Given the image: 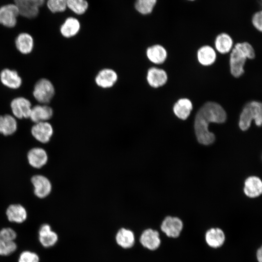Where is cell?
Segmentation results:
<instances>
[{"label": "cell", "instance_id": "836d02e7", "mask_svg": "<svg viewBox=\"0 0 262 262\" xmlns=\"http://www.w3.org/2000/svg\"><path fill=\"white\" fill-rule=\"evenodd\" d=\"M0 237L10 241H13L16 237L15 231L10 228H3L0 230Z\"/></svg>", "mask_w": 262, "mask_h": 262}, {"label": "cell", "instance_id": "4fadbf2b", "mask_svg": "<svg viewBox=\"0 0 262 262\" xmlns=\"http://www.w3.org/2000/svg\"><path fill=\"white\" fill-rule=\"evenodd\" d=\"M52 115V109L47 104H41L32 107L29 118L36 123L47 121L51 118Z\"/></svg>", "mask_w": 262, "mask_h": 262}, {"label": "cell", "instance_id": "8d00e7d4", "mask_svg": "<svg viewBox=\"0 0 262 262\" xmlns=\"http://www.w3.org/2000/svg\"><path fill=\"white\" fill-rule=\"evenodd\" d=\"M188 0V1H194L195 0Z\"/></svg>", "mask_w": 262, "mask_h": 262}, {"label": "cell", "instance_id": "5b68a950", "mask_svg": "<svg viewBox=\"0 0 262 262\" xmlns=\"http://www.w3.org/2000/svg\"><path fill=\"white\" fill-rule=\"evenodd\" d=\"M45 2L46 0H14V3L19 10V15L28 19L36 17L40 8Z\"/></svg>", "mask_w": 262, "mask_h": 262}, {"label": "cell", "instance_id": "d6a6232c", "mask_svg": "<svg viewBox=\"0 0 262 262\" xmlns=\"http://www.w3.org/2000/svg\"><path fill=\"white\" fill-rule=\"evenodd\" d=\"M18 262H39V258L35 253L24 251L20 254Z\"/></svg>", "mask_w": 262, "mask_h": 262}, {"label": "cell", "instance_id": "ffe728a7", "mask_svg": "<svg viewBox=\"0 0 262 262\" xmlns=\"http://www.w3.org/2000/svg\"><path fill=\"white\" fill-rule=\"evenodd\" d=\"M245 194L248 197L254 198L262 193V182L256 176L248 177L245 181L244 189Z\"/></svg>", "mask_w": 262, "mask_h": 262}, {"label": "cell", "instance_id": "2e32d148", "mask_svg": "<svg viewBox=\"0 0 262 262\" xmlns=\"http://www.w3.org/2000/svg\"><path fill=\"white\" fill-rule=\"evenodd\" d=\"M0 80L4 85L11 89H17L22 84V79L17 71L8 68L1 71Z\"/></svg>", "mask_w": 262, "mask_h": 262}, {"label": "cell", "instance_id": "f546056e", "mask_svg": "<svg viewBox=\"0 0 262 262\" xmlns=\"http://www.w3.org/2000/svg\"><path fill=\"white\" fill-rule=\"evenodd\" d=\"M66 6L75 14L82 15L87 9L88 4L86 0H66Z\"/></svg>", "mask_w": 262, "mask_h": 262}, {"label": "cell", "instance_id": "8992f818", "mask_svg": "<svg viewBox=\"0 0 262 262\" xmlns=\"http://www.w3.org/2000/svg\"><path fill=\"white\" fill-rule=\"evenodd\" d=\"M118 80L116 71L111 68H103L100 69L95 76V82L99 88L109 89L114 87Z\"/></svg>", "mask_w": 262, "mask_h": 262}, {"label": "cell", "instance_id": "1f68e13d", "mask_svg": "<svg viewBox=\"0 0 262 262\" xmlns=\"http://www.w3.org/2000/svg\"><path fill=\"white\" fill-rule=\"evenodd\" d=\"M46 5L52 13L63 12L67 7L66 0H47Z\"/></svg>", "mask_w": 262, "mask_h": 262}, {"label": "cell", "instance_id": "ba28073f", "mask_svg": "<svg viewBox=\"0 0 262 262\" xmlns=\"http://www.w3.org/2000/svg\"><path fill=\"white\" fill-rule=\"evenodd\" d=\"M11 109L15 117L22 119L29 118L32 105L31 102L24 97H17L12 100Z\"/></svg>", "mask_w": 262, "mask_h": 262}, {"label": "cell", "instance_id": "8fae6325", "mask_svg": "<svg viewBox=\"0 0 262 262\" xmlns=\"http://www.w3.org/2000/svg\"><path fill=\"white\" fill-rule=\"evenodd\" d=\"M31 182L34 187V193L37 197L45 198L51 192V184L47 177L41 175H35L32 178Z\"/></svg>", "mask_w": 262, "mask_h": 262}, {"label": "cell", "instance_id": "30bf717a", "mask_svg": "<svg viewBox=\"0 0 262 262\" xmlns=\"http://www.w3.org/2000/svg\"><path fill=\"white\" fill-rule=\"evenodd\" d=\"M33 137L42 143H48L50 139L53 130L51 125L47 121L35 123L31 129Z\"/></svg>", "mask_w": 262, "mask_h": 262}, {"label": "cell", "instance_id": "7a4b0ae2", "mask_svg": "<svg viewBox=\"0 0 262 262\" xmlns=\"http://www.w3.org/2000/svg\"><path fill=\"white\" fill-rule=\"evenodd\" d=\"M255 56L254 49L249 43L246 42L237 43L230 55L231 74L236 78L242 75L244 73V67L246 59H253Z\"/></svg>", "mask_w": 262, "mask_h": 262}, {"label": "cell", "instance_id": "52a82bcc", "mask_svg": "<svg viewBox=\"0 0 262 262\" xmlns=\"http://www.w3.org/2000/svg\"><path fill=\"white\" fill-rule=\"evenodd\" d=\"M18 8L14 3H8L0 7V24L7 28L14 27L19 16Z\"/></svg>", "mask_w": 262, "mask_h": 262}, {"label": "cell", "instance_id": "f1b7e54d", "mask_svg": "<svg viewBox=\"0 0 262 262\" xmlns=\"http://www.w3.org/2000/svg\"><path fill=\"white\" fill-rule=\"evenodd\" d=\"M157 0H136L135 8L142 15L150 14L155 7Z\"/></svg>", "mask_w": 262, "mask_h": 262}, {"label": "cell", "instance_id": "9a60e30c", "mask_svg": "<svg viewBox=\"0 0 262 262\" xmlns=\"http://www.w3.org/2000/svg\"><path fill=\"white\" fill-rule=\"evenodd\" d=\"M29 164L33 167L40 168L48 162V157L46 151L40 147H34L29 150L27 154Z\"/></svg>", "mask_w": 262, "mask_h": 262}, {"label": "cell", "instance_id": "d6986e66", "mask_svg": "<svg viewBox=\"0 0 262 262\" xmlns=\"http://www.w3.org/2000/svg\"><path fill=\"white\" fill-rule=\"evenodd\" d=\"M205 240L210 247L214 248L219 247L224 243L225 233L218 228H211L206 232Z\"/></svg>", "mask_w": 262, "mask_h": 262}, {"label": "cell", "instance_id": "3957f363", "mask_svg": "<svg viewBox=\"0 0 262 262\" xmlns=\"http://www.w3.org/2000/svg\"><path fill=\"white\" fill-rule=\"evenodd\" d=\"M252 120L258 126L262 123V105L261 102L252 101L244 108L240 116L239 126L242 131H246L250 127Z\"/></svg>", "mask_w": 262, "mask_h": 262}, {"label": "cell", "instance_id": "d590c367", "mask_svg": "<svg viewBox=\"0 0 262 262\" xmlns=\"http://www.w3.org/2000/svg\"><path fill=\"white\" fill-rule=\"evenodd\" d=\"M256 257L258 262H262V249L261 247L257 250Z\"/></svg>", "mask_w": 262, "mask_h": 262}, {"label": "cell", "instance_id": "5bb4252c", "mask_svg": "<svg viewBox=\"0 0 262 262\" xmlns=\"http://www.w3.org/2000/svg\"><path fill=\"white\" fill-rule=\"evenodd\" d=\"M140 242L145 247L151 250L157 249L161 245L159 232L151 229L144 230L142 233Z\"/></svg>", "mask_w": 262, "mask_h": 262}, {"label": "cell", "instance_id": "7c38bea8", "mask_svg": "<svg viewBox=\"0 0 262 262\" xmlns=\"http://www.w3.org/2000/svg\"><path fill=\"white\" fill-rule=\"evenodd\" d=\"M146 80L150 87L157 88L166 83L167 81V75L165 71L163 69L151 67L147 71Z\"/></svg>", "mask_w": 262, "mask_h": 262}, {"label": "cell", "instance_id": "cb8c5ba5", "mask_svg": "<svg viewBox=\"0 0 262 262\" xmlns=\"http://www.w3.org/2000/svg\"><path fill=\"white\" fill-rule=\"evenodd\" d=\"M192 109V103L189 99L185 98L179 99L173 106L175 115L182 120H185L188 117Z\"/></svg>", "mask_w": 262, "mask_h": 262}, {"label": "cell", "instance_id": "4316f807", "mask_svg": "<svg viewBox=\"0 0 262 262\" xmlns=\"http://www.w3.org/2000/svg\"><path fill=\"white\" fill-rule=\"evenodd\" d=\"M116 241L118 245L123 248H131L134 244V235L132 231L122 228L116 234Z\"/></svg>", "mask_w": 262, "mask_h": 262}, {"label": "cell", "instance_id": "e0dca14e", "mask_svg": "<svg viewBox=\"0 0 262 262\" xmlns=\"http://www.w3.org/2000/svg\"><path fill=\"white\" fill-rule=\"evenodd\" d=\"M146 54L150 62L157 65L164 63L167 57L165 49L159 44L153 45L148 47L146 49Z\"/></svg>", "mask_w": 262, "mask_h": 262}, {"label": "cell", "instance_id": "603a6c76", "mask_svg": "<svg viewBox=\"0 0 262 262\" xmlns=\"http://www.w3.org/2000/svg\"><path fill=\"white\" fill-rule=\"evenodd\" d=\"M6 214L8 220L16 223L25 221L27 213L25 208L20 204H12L6 210Z\"/></svg>", "mask_w": 262, "mask_h": 262}, {"label": "cell", "instance_id": "83f0119b", "mask_svg": "<svg viewBox=\"0 0 262 262\" xmlns=\"http://www.w3.org/2000/svg\"><path fill=\"white\" fill-rule=\"evenodd\" d=\"M233 41L231 37L226 33L218 34L215 40L216 50L222 54L229 52L232 46Z\"/></svg>", "mask_w": 262, "mask_h": 262}, {"label": "cell", "instance_id": "d4e9b609", "mask_svg": "<svg viewBox=\"0 0 262 262\" xmlns=\"http://www.w3.org/2000/svg\"><path fill=\"white\" fill-rule=\"evenodd\" d=\"M17 124L15 117L10 115H0V133L5 136L13 134L16 132Z\"/></svg>", "mask_w": 262, "mask_h": 262}, {"label": "cell", "instance_id": "4dcf8cb0", "mask_svg": "<svg viewBox=\"0 0 262 262\" xmlns=\"http://www.w3.org/2000/svg\"><path fill=\"white\" fill-rule=\"evenodd\" d=\"M16 248V244L14 241L0 237V255H9L15 252Z\"/></svg>", "mask_w": 262, "mask_h": 262}, {"label": "cell", "instance_id": "ac0fdd59", "mask_svg": "<svg viewBox=\"0 0 262 262\" xmlns=\"http://www.w3.org/2000/svg\"><path fill=\"white\" fill-rule=\"evenodd\" d=\"M38 235L40 243L45 247L52 246L58 241L57 234L47 224H43L40 228Z\"/></svg>", "mask_w": 262, "mask_h": 262}, {"label": "cell", "instance_id": "9c48e42d", "mask_svg": "<svg viewBox=\"0 0 262 262\" xmlns=\"http://www.w3.org/2000/svg\"><path fill=\"white\" fill-rule=\"evenodd\" d=\"M183 228L182 221L177 217L166 216L162 222L161 229L169 237L177 238Z\"/></svg>", "mask_w": 262, "mask_h": 262}, {"label": "cell", "instance_id": "7402d4cb", "mask_svg": "<svg viewBox=\"0 0 262 262\" xmlns=\"http://www.w3.org/2000/svg\"><path fill=\"white\" fill-rule=\"evenodd\" d=\"M80 28V22L77 18L69 17L61 25L60 31L63 36L69 38L75 36L79 32Z\"/></svg>", "mask_w": 262, "mask_h": 262}, {"label": "cell", "instance_id": "6da1fadb", "mask_svg": "<svg viewBox=\"0 0 262 262\" xmlns=\"http://www.w3.org/2000/svg\"><path fill=\"white\" fill-rule=\"evenodd\" d=\"M227 119V114L218 103L209 101L205 103L197 112L194 128L197 141L201 144L208 145L215 140V136L209 131L210 123H223Z\"/></svg>", "mask_w": 262, "mask_h": 262}, {"label": "cell", "instance_id": "277c9868", "mask_svg": "<svg viewBox=\"0 0 262 262\" xmlns=\"http://www.w3.org/2000/svg\"><path fill=\"white\" fill-rule=\"evenodd\" d=\"M55 94L54 87L47 79H41L35 83L33 90L35 99L40 103L46 104L52 99Z\"/></svg>", "mask_w": 262, "mask_h": 262}, {"label": "cell", "instance_id": "484cf974", "mask_svg": "<svg viewBox=\"0 0 262 262\" xmlns=\"http://www.w3.org/2000/svg\"><path fill=\"white\" fill-rule=\"evenodd\" d=\"M197 55L199 62L205 66L212 65L216 57L215 51L209 46L201 47L197 51Z\"/></svg>", "mask_w": 262, "mask_h": 262}, {"label": "cell", "instance_id": "e575fe53", "mask_svg": "<svg viewBox=\"0 0 262 262\" xmlns=\"http://www.w3.org/2000/svg\"><path fill=\"white\" fill-rule=\"evenodd\" d=\"M252 23L254 27L260 32L262 31V12L261 10L255 12L252 17Z\"/></svg>", "mask_w": 262, "mask_h": 262}, {"label": "cell", "instance_id": "44dd1931", "mask_svg": "<svg viewBox=\"0 0 262 262\" xmlns=\"http://www.w3.org/2000/svg\"><path fill=\"white\" fill-rule=\"evenodd\" d=\"M15 45L17 49L20 53L27 54L31 52L33 48V39L29 33H21L16 37Z\"/></svg>", "mask_w": 262, "mask_h": 262}]
</instances>
